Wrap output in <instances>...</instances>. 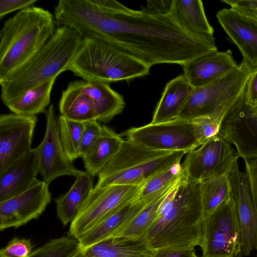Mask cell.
<instances>
[{
	"mask_svg": "<svg viewBox=\"0 0 257 257\" xmlns=\"http://www.w3.org/2000/svg\"><path fill=\"white\" fill-rule=\"evenodd\" d=\"M151 201L136 199L118 208L77 239L80 247H86L113 237Z\"/></svg>",
	"mask_w": 257,
	"mask_h": 257,
	"instance_id": "cell-21",
	"label": "cell"
},
{
	"mask_svg": "<svg viewBox=\"0 0 257 257\" xmlns=\"http://www.w3.org/2000/svg\"><path fill=\"white\" fill-rule=\"evenodd\" d=\"M243 98L248 106H257V71L255 69L253 70L247 81Z\"/></svg>",
	"mask_w": 257,
	"mask_h": 257,
	"instance_id": "cell-38",
	"label": "cell"
},
{
	"mask_svg": "<svg viewBox=\"0 0 257 257\" xmlns=\"http://www.w3.org/2000/svg\"><path fill=\"white\" fill-rule=\"evenodd\" d=\"M238 158L235 148L219 133L186 154L182 165L184 177L198 184L228 174Z\"/></svg>",
	"mask_w": 257,
	"mask_h": 257,
	"instance_id": "cell-11",
	"label": "cell"
},
{
	"mask_svg": "<svg viewBox=\"0 0 257 257\" xmlns=\"http://www.w3.org/2000/svg\"><path fill=\"white\" fill-rule=\"evenodd\" d=\"M228 174L208 179L198 183L204 216L231 197Z\"/></svg>",
	"mask_w": 257,
	"mask_h": 257,
	"instance_id": "cell-30",
	"label": "cell"
},
{
	"mask_svg": "<svg viewBox=\"0 0 257 257\" xmlns=\"http://www.w3.org/2000/svg\"><path fill=\"white\" fill-rule=\"evenodd\" d=\"M248 17H250L253 20H254L257 23V17H252V16H248Z\"/></svg>",
	"mask_w": 257,
	"mask_h": 257,
	"instance_id": "cell-42",
	"label": "cell"
},
{
	"mask_svg": "<svg viewBox=\"0 0 257 257\" xmlns=\"http://www.w3.org/2000/svg\"><path fill=\"white\" fill-rule=\"evenodd\" d=\"M46 127L44 138L37 147L39 173L43 180L50 184L63 176L76 177L84 171L77 169L67 157L59 133L58 117L54 105L45 112Z\"/></svg>",
	"mask_w": 257,
	"mask_h": 257,
	"instance_id": "cell-12",
	"label": "cell"
},
{
	"mask_svg": "<svg viewBox=\"0 0 257 257\" xmlns=\"http://www.w3.org/2000/svg\"><path fill=\"white\" fill-rule=\"evenodd\" d=\"M94 176L85 171L76 177L69 190L54 199L56 214L63 226L71 223L93 188Z\"/></svg>",
	"mask_w": 257,
	"mask_h": 257,
	"instance_id": "cell-25",
	"label": "cell"
},
{
	"mask_svg": "<svg viewBox=\"0 0 257 257\" xmlns=\"http://www.w3.org/2000/svg\"><path fill=\"white\" fill-rule=\"evenodd\" d=\"M248 110L250 113L254 116L257 117V106L250 107L248 106Z\"/></svg>",
	"mask_w": 257,
	"mask_h": 257,
	"instance_id": "cell-41",
	"label": "cell"
},
{
	"mask_svg": "<svg viewBox=\"0 0 257 257\" xmlns=\"http://www.w3.org/2000/svg\"><path fill=\"white\" fill-rule=\"evenodd\" d=\"M154 252L145 235L138 238L114 237L80 247L73 257H152Z\"/></svg>",
	"mask_w": 257,
	"mask_h": 257,
	"instance_id": "cell-20",
	"label": "cell"
},
{
	"mask_svg": "<svg viewBox=\"0 0 257 257\" xmlns=\"http://www.w3.org/2000/svg\"><path fill=\"white\" fill-rule=\"evenodd\" d=\"M37 115H0V173L32 150Z\"/></svg>",
	"mask_w": 257,
	"mask_h": 257,
	"instance_id": "cell-14",
	"label": "cell"
},
{
	"mask_svg": "<svg viewBox=\"0 0 257 257\" xmlns=\"http://www.w3.org/2000/svg\"><path fill=\"white\" fill-rule=\"evenodd\" d=\"M180 182L170 186L149 202L134 218L120 229L112 237L138 238L145 236L157 218L162 203Z\"/></svg>",
	"mask_w": 257,
	"mask_h": 257,
	"instance_id": "cell-28",
	"label": "cell"
},
{
	"mask_svg": "<svg viewBox=\"0 0 257 257\" xmlns=\"http://www.w3.org/2000/svg\"><path fill=\"white\" fill-rule=\"evenodd\" d=\"M181 163L176 164L156 174L142 186L136 199L151 201L184 177Z\"/></svg>",
	"mask_w": 257,
	"mask_h": 257,
	"instance_id": "cell-31",
	"label": "cell"
},
{
	"mask_svg": "<svg viewBox=\"0 0 257 257\" xmlns=\"http://www.w3.org/2000/svg\"><path fill=\"white\" fill-rule=\"evenodd\" d=\"M240 243V224L231 197L204 216L199 245L201 257H237Z\"/></svg>",
	"mask_w": 257,
	"mask_h": 257,
	"instance_id": "cell-8",
	"label": "cell"
},
{
	"mask_svg": "<svg viewBox=\"0 0 257 257\" xmlns=\"http://www.w3.org/2000/svg\"><path fill=\"white\" fill-rule=\"evenodd\" d=\"M59 110L60 115L73 120L85 122L96 120L92 99L77 86L74 81L69 82L62 91Z\"/></svg>",
	"mask_w": 257,
	"mask_h": 257,
	"instance_id": "cell-27",
	"label": "cell"
},
{
	"mask_svg": "<svg viewBox=\"0 0 257 257\" xmlns=\"http://www.w3.org/2000/svg\"><path fill=\"white\" fill-rule=\"evenodd\" d=\"M79 247L77 239L62 236L52 239L34 249L28 257H73Z\"/></svg>",
	"mask_w": 257,
	"mask_h": 257,
	"instance_id": "cell-33",
	"label": "cell"
},
{
	"mask_svg": "<svg viewBox=\"0 0 257 257\" xmlns=\"http://www.w3.org/2000/svg\"><path fill=\"white\" fill-rule=\"evenodd\" d=\"M231 197L237 212L241 231V243L237 257L248 256L257 251V211L247 175L236 163L228 174Z\"/></svg>",
	"mask_w": 257,
	"mask_h": 257,
	"instance_id": "cell-15",
	"label": "cell"
},
{
	"mask_svg": "<svg viewBox=\"0 0 257 257\" xmlns=\"http://www.w3.org/2000/svg\"><path fill=\"white\" fill-rule=\"evenodd\" d=\"M168 11L177 24L191 34L213 36L201 0L169 1Z\"/></svg>",
	"mask_w": 257,
	"mask_h": 257,
	"instance_id": "cell-24",
	"label": "cell"
},
{
	"mask_svg": "<svg viewBox=\"0 0 257 257\" xmlns=\"http://www.w3.org/2000/svg\"><path fill=\"white\" fill-rule=\"evenodd\" d=\"M37 147L12 164L0 173V202L29 188L38 179Z\"/></svg>",
	"mask_w": 257,
	"mask_h": 257,
	"instance_id": "cell-19",
	"label": "cell"
},
{
	"mask_svg": "<svg viewBox=\"0 0 257 257\" xmlns=\"http://www.w3.org/2000/svg\"><path fill=\"white\" fill-rule=\"evenodd\" d=\"M74 82L92 99L98 122L107 123L123 110L125 106L123 96L113 90L109 83L84 80Z\"/></svg>",
	"mask_w": 257,
	"mask_h": 257,
	"instance_id": "cell-22",
	"label": "cell"
},
{
	"mask_svg": "<svg viewBox=\"0 0 257 257\" xmlns=\"http://www.w3.org/2000/svg\"><path fill=\"white\" fill-rule=\"evenodd\" d=\"M123 136L127 140L161 151L184 152L187 154L201 145L194 121L179 118L132 127Z\"/></svg>",
	"mask_w": 257,
	"mask_h": 257,
	"instance_id": "cell-9",
	"label": "cell"
},
{
	"mask_svg": "<svg viewBox=\"0 0 257 257\" xmlns=\"http://www.w3.org/2000/svg\"><path fill=\"white\" fill-rule=\"evenodd\" d=\"M257 71V68L255 69Z\"/></svg>",
	"mask_w": 257,
	"mask_h": 257,
	"instance_id": "cell-43",
	"label": "cell"
},
{
	"mask_svg": "<svg viewBox=\"0 0 257 257\" xmlns=\"http://www.w3.org/2000/svg\"><path fill=\"white\" fill-rule=\"evenodd\" d=\"M84 125L80 149L81 158L83 157L96 143L102 130V125L95 119L85 121Z\"/></svg>",
	"mask_w": 257,
	"mask_h": 257,
	"instance_id": "cell-34",
	"label": "cell"
},
{
	"mask_svg": "<svg viewBox=\"0 0 257 257\" xmlns=\"http://www.w3.org/2000/svg\"><path fill=\"white\" fill-rule=\"evenodd\" d=\"M217 20L238 47L242 60L253 69L257 68V23L244 14L230 8L217 12Z\"/></svg>",
	"mask_w": 257,
	"mask_h": 257,
	"instance_id": "cell-17",
	"label": "cell"
},
{
	"mask_svg": "<svg viewBox=\"0 0 257 257\" xmlns=\"http://www.w3.org/2000/svg\"><path fill=\"white\" fill-rule=\"evenodd\" d=\"M58 124L60 140L69 159L73 162L80 157L84 122L73 120L60 115Z\"/></svg>",
	"mask_w": 257,
	"mask_h": 257,
	"instance_id": "cell-32",
	"label": "cell"
},
{
	"mask_svg": "<svg viewBox=\"0 0 257 257\" xmlns=\"http://www.w3.org/2000/svg\"><path fill=\"white\" fill-rule=\"evenodd\" d=\"M152 257H198L192 247H167L155 250Z\"/></svg>",
	"mask_w": 257,
	"mask_h": 257,
	"instance_id": "cell-39",
	"label": "cell"
},
{
	"mask_svg": "<svg viewBox=\"0 0 257 257\" xmlns=\"http://www.w3.org/2000/svg\"><path fill=\"white\" fill-rule=\"evenodd\" d=\"M253 70L242 60L220 78L194 87L177 118L191 120L227 112L244 92Z\"/></svg>",
	"mask_w": 257,
	"mask_h": 257,
	"instance_id": "cell-7",
	"label": "cell"
},
{
	"mask_svg": "<svg viewBox=\"0 0 257 257\" xmlns=\"http://www.w3.org/2000/svg\"><path fill=\"white\" fill-rule=\"evenodd\" d=\"M49 185L38 179L24 192L0 202V230L18 228L38 218L51 201Z\"/></svg>",
	"mask_w": 257,
	"mask_h": 257,
	"instance_id": "cell-13",
	"label": "cell"
},
{
	"mask_svg": "<svg viewBox=\"0 0 257 257\" xmlns=\"http://www.w3.org/2000/svg\"><path fill=\"white\" fill-rule=\"evenodd\" d=\"M56 78L31 89L6 106L13 113L34 116L45 113L50 102V95Z\"/></svg>",
	"mask_w": 257,
	"mask_h": 257,
	"instance_id": "cell-29",
	"label": "cell"
},
{
	"mask_svg": "<svg viewBox=\"0 0 257 257\" xmlns=\"http://www.w3.org/2000/svg\"><path fill=\"white\" fill-rule=\"evenodd\" d=\"M33 251L29 239L15 237L0 250V257H28Z\"/></svg>",
	"mask_w": 257,
	"mask_h": 257,
	"instance_id": "cell-35",
	"label": "cell"
},
{
	"mask_svg": "<svg viewBox=\"0 0 257 257\" xmlns=\"http://www.w3.org/2000/svg\"><path fill=\"white\" fill-rule=\"evenodd\" d=\"M96 7L86 13V35L105 42L151 67L160 63L183 65L217 51L213 36L191 34L168 11L166 1H148L140 11L114 0H89Z\"/></svg>",
	"mask_w": 257,
	"mask_h": 257,
	"instance_id": "cell-1",
	"label": "cell"
},
{
	"mask_svg": "<svg viewBox=\"0 0 257 257\" xmlns=\"http://www.w3.org/2000/svg\"><path fill=\"white\" fill-rule=\"evenodd\" d=\"M150 68L105 42L84 38L68 70L84 80L109 83L148 75Z\"/></svg>",
	"mask_w": 257,
	"mask_h": 257,
	"instance_id": "cell-5",
	"label": "cell"
},
{
	"mask_svg": "<svg viewBox=\"0 0 257 257\" xmlns=\"http://www.w3.org/2000/svg\"><path fill=\"white\" fill-rule=\"evenodd\" d=\"M122 137L102 125L100 137L93 146L82 157L86 171L95 177L117 153L123 143Z\"/></svg>",
	"mask_w": 257,
	"mask_h": 257,
	"instance_id": "cell-26",
	"label": "cell"
},
{
	"mask_svg": "<svg viewBox=\"0 0 257 257\" xmlns=\"http://www.w3.org/2000/svg\"><path fill=\"white\" fill-rule=\"evenodd\" d=\"M193 88L184 74L168 82L155 109L151 123H162L177 119Z\"/></svg>",
	"mask_w": 257,
	"mask_h": 257,
	"instance_id": "cell-23",
	"label": "cell"
},
{
	"mask_svg": "<svg viewBox=\"0 0 257 257\" xmlns=\"http://www.w3.org/2000/svg\"><path fill=\"white\" fill-rule=\"evenodd\" d=\"M203 218L198 184L184 177L162 203L145 237L154 250L195 248L200 243Z\"/></svg>",
	"mask_w": 257,
	"mask_h": 257,
	"instance_id": "cell-2",
	"label": "cell"
},
{
	"mask_svg": "<svg viewBox=\"0 0 257 257\" xmlns=\"http://www.w3.org/2000/svg\"><path fill=\"white\" fill-rule=\"evenodd\" d=\"M238 66L230 50L214 51L195 58L182 65L184 75L193 87L210 83Z\"/></svg>",
	"mask_w": 257,
	"mask_h": 257,
	"instance_id": "cell-18",
	"label": "cell"
},
{
	"mask_svg": "<svg viewBox=\"0 0 257 257\" xmlns=\"http://www.w3.org/2000/svg\"><path fill=\"white\" fill-rule=\"evenodd\" d=\"M83 40L67 26L57 27L46 43L29 61L0 83L1 98L6 105L29 90L68 70Z\"/></svg>",
	"mask_w": 257,
	"mask_h": 257,
	"instance_id": "cell-3",
	"label": "cell"
},
{
	"mask_svg": "<svg viewBox=\"0 0 257 257\" xmlns=\"http://www.w3.org/2000/svg\"><path fill=\"white\" fill-rule=\"evenodd\" d=\"M38 0H1L0 20L6 15L16 10H22L34 6Z\"/></svg>",
	"mask_w": 257,
	"mask_h": 257,
	"instance_id": "cell-37",
	"label": "cell"
},
{
	"mask_svg": "<svg viewBox=\"0 0 257 257\" xmlns=\"http://www.w3.org/2000/svg\"><path fill=\"white\" fill-rule=\"evenodd\" d=\"M225 3L246 15L257 17V0H226Z\"/></svg>",
	"mask_w": 257,
	"mask_h": 257,
	"instance_id": "cell-40",
	"label": "cell"
},
{
	"mask_svg": "<svg viewBox=\"0 0 257 257\" xmlns=\"http://www.w3.org/2000/svg\"><path fill=\"white\" fill-rule=\"evenodd\" d=\"M56 28L54 15L34 6L6 20L0 32V83L39 51Z\"/></svg>",
	"mask_w": 257,
	"mask_h": 257,
	"instance_id": "cell-4",
	"label": "cell"
},
{
	"mask_svg": "<svg viewBox=\"0 0 257 257\" xmlns=\"http://www.w3.org/2000/svg\"><path fill=\"white\" fill-rule=\"evenodd\" d=\"M185 154L154 150L124 140L119 151L98 174L96 185L141 186L156 174L180 163Z\"/></svg>",
	"mask_w": 257,
	"mask_h": 257,
	"instance_id": "cell-6",
	"label": "cell"
},
{
	"mask_svg": "<svg viewBox=\"0 0 257 257\" xmlns=\"http://www.w3.org/2000/svg\"><path fill=\"white\" fill-rule=\"evenodd\" d=\"M245 172L247 175L250 188L257 211V158L244 160ZM256 256H257V251Z\"/></svg>",
	"mask_w": 257,
	"mask_h": 257,
	"instance_id": "cell-36",
	"label": "cell"
},
{
	"mask_svg": "<svg viewBox=\"0 0 257 257\" xmlns=\"http://www.w3.org/2000/svg\"><path fill=\"white\" fill-rule=\"evenodd\" d=\"M243 92L225 115L220 133L244 160L257 158V117L250 113Z\"/></svg>",
	"mask_w": 257,
	"mask_h": 257,
	"instance_id": "cell-16",
	"label": "cell"
},
{
	"mask_svg": "<svg viewBox=\"0 0 257 257\" xmlns=\"http://www.w3.org/2000/svg\"><path fill=\"white\" fill-rule=\"evenodd\" d=\"M141 187L96 185L70 223L69 236L78 239L111 213L136 199Z\"/></svg>",
	"mask_w": 257,
	"mask_h": 257,
	"instance_id": "cell-10",
	"label": "cell"
}]
</instances>
